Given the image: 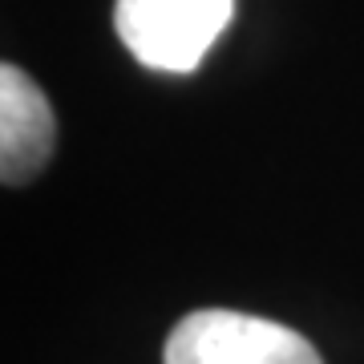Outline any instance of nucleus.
I'll return each mask as SVG.
<instances>
[{
  "label": "nucleus",
  "instance_id": "1",
  "mask_svg": "<svg viewBox=\"0 0 364 364\" xmlns=\"http://www.w3.org/2000/svg\"><path fill=\"white\" fill-rule=\"evenodd\" d=\"M235 13V0H114L122 45L158 73H191Z\"/></svg>",
  "mask_w": 364,
  "mask_h": 364
},
{
  "label": "nucleus",
  "instance_id": "2",
  "mask_svg": "<svg viewBox=\"0 0 364 364\" xmlns=\"http://www.w3.org/2000/svg\"><path fill=\"white\" fill-rule=\"evenodd\" d=\"M166 364H324L291 328L227 308H203L178 320L166 340Z\"/></svg>",
  "mask_w": 364,
  "mask_h": 364
},
{
  "label": "nucleus",
  "instance_id": "3",
  "mask_svg": "<svg viewBox=\"0 0 364 364\" xmlns=\"http://www.w3.org/2000/svg\"><path fill=\"white\" fill-rule=\"evenodd\" d=\"M53 109L41 85L25 69H0V178L16 186L28 182L53 154Z\"/></svg>",
  "mask_w": 364,
  "mask_h": 364
}]
</instances>
